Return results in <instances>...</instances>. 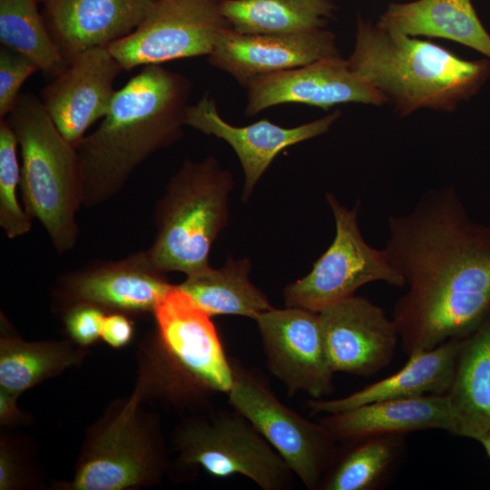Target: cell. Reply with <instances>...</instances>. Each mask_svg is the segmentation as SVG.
I'll return each mask as SVG.
<instances>
[{
  "label": "cell",
  "instance_id": "cell-24",
  "mask_svg": "<svg viewBox=\"0 0 490 490\" xmlns=\"http://www.w3.org/2000/svg\"><path fill=\"white\" fill-rule=\"evenodd\" d=\"M248 259H229L220 269L211 266L187 275L178 287L210 316L240 315L254 319L272 307L249 279Z\"/></svg>",
  "mask_w": 490,
  "mask_h": 490
},
{
  "label": "cell",
  "instance_id": "cell-36",
  "mask_svg": "<svg viewBox=\"0 0 490 490\" xmlns=\"http://www.w3.org/2000/svg\"><path fill=\"white\" fill-rule=\"evenodd\" d=\"M44 1L47 2V1H49V0H44Z\"/></svg>",
  "mask_w": 490,
  "mask_h": 490
},
{
  "label": "cell",
  "instance_id": "cell-2",
  "mask_svg": "<svg viewBox=\"0 0 490 490\" xmlns=\"http://www.w3.org/2000/svg\"><path fill=\"white\" fill-rule=\"evenodd\" d=\"M191 88L185 75L149 64L116 90L100 125L75 146L83 207L108 201L145 160L181 139Z\"/></svg>",
  "mask_w": 490,
  "mask_h": 490
},
{
  "label": "cell",
  "instance_id": "cell-5",
  "mask_svg": "<svg viewBox=\"0 0 490 490\" xmlns=\"http://www.w3.org/2000/svg\"><path fill=\"white\" fill-rule=\"evenodd\" d=\"M230 172L213 156L185 160L155 208L156 235L146 250L163 272L192 274L209 267L213 241L228 220Z\"/></svg>",
  "mask_w": 490,
  "mask_h": 490
},
{
  "label": "cell",
  "instance_id": "cell-4",
  "mask_svg": "<svg viewBox=\"0 0 490 490\" xmlns=\"http://www.w3.org/2000/svg\"><path fill=\"white\" fill-rule=\"evenodd\" d=\"M22 156L20 188L25 211L46 230L55 250L75 247L83 186L75 147L59 132L40 98L21 93L5 118Z\"/></svg>",
  "mask_w": 490,
  "mask_h": 490
},
{
  "label": "cell",
  "instance_id": "cell-26",
  "mask_svg": "<svg viewBox=\"0 0 490 490\" xmlns=\"http://www.w3.org/2000/svg\"><path fill=\"white\" fill-rule=\"evenodd\" d=\"M405 435H380L344 442L319 490H377L385 487L406 450Z\"/></svg>",
  "mask_w": 490,
  "mask_h": 490
},
{
  "label": "cell",
  "instance_id": "cell-11",
  "mask_svg": "<svg viewBox=\"0 0 490 490\" xmlns=\"http://www.w3.org/2000/svg\"><path fill=\"white\" fill-rule=\"evenodd\" d=\"M254 320L268 368L289 396L305 392L320 399L333 393L334 372L324 348L318 312L297 307L271 308Z\"/></svg>",
  "mask_w": 490,
  "mask_h": 490
},
{
  "label": "cell",
  "instance_id": "cell-20",
  "mask_svg": "<svg viewBox=\"0 0 490 490\" xmlns=\"http://www.w3.org/2000/svg\"><path fill=\"white\" fill-rule=\"evenodd\" d=\"M318 422L338 442L380 435H407L426 429L452 430L446 395H424L366 404L328 414Z\"/></svg>",
  "mask_w": 490,
  "mask_h": 490
},
{
  "label": "cell",
  "instance_id": "cell-22",
  "mask_svg": "<svg viewBox=\"0 0 490 490\" xmlns=\"http://www.w3.org/2000/svg\"><path fill=\"white\" fill-rule=\"evenodd\" d=\"M445 395L452 435L479 441L490 431V315L463 339Z\"/></svg>",
  "mask_w": 490,
  "mask_h": 490
},
{
  "label": "cell",
  "instance_id": "cell-10",
  "mask_svg": "<svg viewBox=\"0 0 490 490\" xmlns=\"http://www.w3.org/2000/svg\"><path fill=\"white\" fill-rule=\"evenodd\" d=\"M220 0H155L137 28L108 45L122 70L209 55L230 27Z\"/></svg>",
  "mask_w": 490,
  "mask_h": 490
},
{
  "label": "cell",
  "instance_id": "cell-23",
  "mask_svg": "<svg viewBox=\"0 0 490 490\" xmlns=\"http://www.w3.org/2000/svg\"><path fill=\"white\" fill-rule=\"evenodd\" d=\"M381 26L410 36L448 39L490 59V34L471 0H416L391 3L377 22Z\"/></svg>",
  "mask_w": 490,
  "mask_h": 490
},
{
  "label": "cell",
  "instance_id": "cell-6",
  "mask_svg": "<svg viewBox=\"0 0 490 490\" xmlns=\"http://www.w3.org/2000/svg\"><path fill=\"white\" fill-rule=\"evenodd\" d=\"M134 393L93 430L77 464L73 490H122L156 484L166 467V453L157 420L142 413L145 397Z\"/></svg>",
  "mask_w": 490,
  "mask_h": 490
},
{
  "label": "cell",
  "instance_id": "cell-14",
  "mask_svg": "<svg viewBox=\"0 0 490 490\" xmlns=\"http://www.w3.org/2000/svg\"><path fill=\"white\" fill-rule=\"evenodd\" d=\"M341 57L334 34L318 29L290 34H240L230 26L218 36L208 62L248 87L256 79Z\"/></svg>",
  "mask_w": 490,
  "mask_h": 490
},
{
  "label": "cell",
  "instance_id": "cell-21",
  "mask_svg": "<svg viewBox=\"0 0 490 490\" xmlns=\"http://www.w3.org/2000/svg\"><path fill=\"white\" fill-rule=\"evenodd\" d=\"M465 338H451L429 349L415 352L397 373L345 397L309 399L311 414H334L366 404L424 395H445L451 384L456 355Z\"/></svg>",
  "mask_w": 490,
  "mask_h": 490
},
{
  "label": "cell",
  "instance_id": "cell-18",
  "mask_svg": "<svg viewBox=\"0 0 490 490\" xmlns=\"http://www.w3.org/2000/svg\"><path fill=\"white\" fill-rule=\"evenodd\" d=\"M340 116L337 110L322 118L286 128L265 118L247 126H233L220 115L215 100L205 93L186 110L185 124L227 142L236 152L244 173L242 201L253 189L271 162L283 149L328 131Z\"/></svg>",
  "mask_w": 490,
  "mask_h": 490
},
{
  "label": "cell",
  "instance_id": "cell-33",
  "mask_svg": "<svg viewBox=\"0 0 490 490\" xmlns=\"http://www.w3.org/2000/svg\"><path fill=\"white\" fill-rule=\"evenodd\" d=\"M20 465L5 442H1L0 450V489L8 490L21 485Z\"/></svg>",
  "mask_w": 490,
  "mask_h": 490
},
{
  "label": "cell",
  "instance_id": "cell-32",
  "mask_svg": "<svg viewBox=\"0 0 490 490\" xmlns=\"http://www.w3.org/2000/svg\"><path fill=\"white\" fill-rule=\"evenodd\" d=\"M133 326L126 314L112 312L105 315L101 338L113 348H122L130 342Z\"/></svg>",
  "mask_w": 490,
  "mask_h": 490
},
{
  "label": "cell",
  "instance_id": "cell-1",
  "mask_svg": "<svg viewBox=\"0 0 490 490\" xmlns=\"http://www.w3.org/2000/svg\"><path fill=\"white\" fill-rule=\"evenodd\" d=\"M384 249L408 290L393 312L409 356L473 333L490 315V226L473 221L452 187L388 218Z\"/></svg>",
  "mask_w": 490,
  "mask_h": 490
},
{
  "label": "cell",
  "instance_id": "cell-12",
  "mask_svg": "<svg viewBox=\"0 0 490 490\" xmlns=\"http://www.w3.org/2000/svg\"><path fill=\"white\" fill-rule=\"evenodd\" d=\"M318 314L324 348L334 373L367 377L392 361L399 339L395 322L368 299L353 295Z\"/></svg>",
  "mask_w": 490,
  "mask_h": 490
},
{
  "label": "cell",
  "instance_id": "cell-3",
  "mask_svg": "<svg viewBox=\"0 0 490 490\" xmlns=\"http://www.w3.org/2000/svg\"><path fill=\"white\" fill-rule=\"evenodd\" d=\"M350 69L401 116L419 109L451 112L490 78V59L465 60L427 41L358 19Z\"/></svg>",
  "mask_w": 490,
  "mask_h": 490
},
{
  "label": "cell",
  "instance_id": "cell-7",
  "mask_svg": "<svg viewBox=\"0 0 490 490\" xmlns=\"http://www.w3.org/2000/svg\"><path fill=\"white\" fill-rule=\"evenodd\" d=\"M178 461L220 477L241 475L263 490H289L295 475L279 453L232 408L192 413L176 427Z\"/></svg>",
  "mask_w": 490,
  "mask_h": 490
},
{
  "label": "cell",
  "instance_id": "cell-27",
  "mask_svg": "<svg viewBox=\"0 0 490 490\" xmlns=\"http://www.w3.org/2000/svg\"><path fill=\"white\" fill-rule=\"evenodd\" d=\"M83 348L69 340L24 341L7 331L1 318L0 387L21 394L80 363Z\"/></svg>",
  "mask_w": 490,
  "mask_h": 490
},
{
  "label": "cell",
  "instance_id": "cell-25",
  "mask_svg": "<svg viewBox=\"0 0 490 490\" xmlns=\"http://www.w3.org/2000/svg\"><path fill=\"white\" fill-rule=\"evenodd\" d=\"M230 27L248 34H290L325 27L335 6L329 0H221Z\"/></svg>",
  "mask_w": 490,
  "mask_h": 490
},
{
  "label": "cell",
  "instance_id": "cell-16",
  "mask_svg": "<svg viewBox=\"0 0 490 490\" xmlns=\"http://www.w3.org/2000/svg\"><path fill=\"white\" fill-rule=\"evenodd\" d=\"M247 90L245 114L249 116L286 103H304L324 110L345 103L377 106L387 103L341 57L320 60L260 77Z\"/></svg>",
  "mask_w": 490,
  "mask_h": 490
},
{
  "label": "cell",
  "instance_id": "cell-28",
  "mask_svg": "<svg viewBox=\"0 0 490 490\" xmlns=\"http://www.w3.org/2000/svg\"><path fill=\"white\" fill-rule=\"evenodd\" d=\"M0 42L54 78L69 64L55 45L35 0H0Z\"/></svg>",
  "mask_w": 490,
  "mask_h": 490
},
{
  "label": "cell",
  "instance_id": "cell-34",
  "mask_svg": "<svg viewBox=\"0 0 490 490\" xmlns=\"http://www.w3.org/2000/svg\"><path fill=\"white\" fill-rule=\"evenodd\" d=\"M19 393L0 387V423L2 426L25 424L28 419L25 413L17 406Z\"/></svg>",
  "mask_w": 490,
  "mask_h": 490
},
{
  "label": "cell",
  "instance_id": "cell-37",
  "mask_svg": "<svg viewBox=\"0 0 490 490\" xmlns=\"http://www.w3.org/2000/svg\"><path fill=\"white\" fill-rule=\"evenodd\" d=\"M221 1V0H220Z\"/></svg>",
  "mask_w": 490,
  "mask_h": 490
},
{
  "label": "cell",
  "instance_id": "cell-30",
  "mask_svg": "<svg viewBox=\"0 0 490 490\" xmlns=\"http://www.w3.org/2000/svg\"><path fill=\"white\" fill-rule=\"evenodd\" d=\"M38 66L19 53L4 45L0 48V118L4 119L15 107L24 83Z\"/></svg>",
  "mask_w": 490,
  "mask_h": 490
},
{
  "label": "cell",
  "instance_id": "cell-15",
  "mask_svg": "<svg viewBox=\"0 0 490 490\" xmlns=\"http://www.w3.org/2000/svg\"><path fill=\"white\" fill-rule=\"evenodd\" d=\"M122 70L108 47L94 48L71 60L64 72L41 90L44 107L73 146L108 113Z\"/></svg>",
  "mask_w": 490,
  "mask_h": 490
},
{
  "label": "cell",
  "instance_id": "cell-13",
  "mask_svg": "<svg viewBox=\"0 0 490 490\" xmlns=\"http://www.w3.org/2000/svg\"><path fill=\"white\" fill-rule=\"evenodd\" d=\"M146 251L100 261L60 278L56 297L66 310L80 304L123 314L152 313L172 288Z\"/></svg>",
  "mask_w": 490,
  "mask_h": 490
},
{
  "label": "cell",
  "instance_id": "cell-9",
  "mask_svg": "<svg viewBox=\"0 0 490 490\" xmlns=\"http://www.w3.org/2000/svg\"><path fill=\"white\" fill-rule=\"evenodd\" d=\"M326 198L335 218V238L309 273L286 286V306L319 312L353 296L369 282L405 286L403 276L392 266L386 250L372 248L364 240L358 224V203L349 210L332 193H327Z\"/></svg>",
  "mask_w": 490,
  "mask_h": 490
},
{
  "label": "cell",
  "instance_id": "cell-17",
  "mask_svg": "<svg viewBox=\"0 0 490 490\" xmlns=\"http://www.w3.org/2000/svg\"><path fill=\"white\" fill-rule=\"evenodd\" d=\"M153 315L156 335L173 358L215 391L227 395L232 368L211 316L178 285L160 300Z\"/></svg>",
  "mask_w": 490,
  "mask_h": 490
},
{
  "label": "cell",
  "instance_id": "cell-8",
  "mask_svg": "<svg viewBox=\"0 0 490 490\" xmlns=\"http://www.w3.org/2000/svg\"><path fill=\"white\" fill-rule=\"evenodd\" d=\"M229 404L243 415L309 490H317L338 454V441L319 423L282 404L264 382L234 358Z\"/></svg>",
  "mask_w": 490,
  "mask_h": 490
},
{
  "label": "cell",
  "instance_id": "cell-31",
  "mask_svg": "<svg viewBox=\"0 0 490 490\" xmlns=\"http://www.w3.org/2000/svg\"><path fill=\"white\" fill-rule=\"evenodd\" d=\"M105 315V311L89 304H80L68 309L64 323L72 340L83 347L94 343L101 337Z\"/></svg>",
  "mask_w": 490,
  "mask_h": 490
},
{
  "label": "cell",
  "instance_id": "cell-29",
  "mask_svg": "<svg viewBox=\"0 0 490 490\" xmlns=\"http://www.w3.org/2000/svg\"><path fill=\"white\" fill-rule=\"evenodd\" d=\"M18 142L5 119L0 120V226L9 239L27 233L32 218L16 196L21 167L17 159Z\"/></svg>",
  "mask_w": 490,
  "mask_h": 490
},
{
  "label": "cell",
  "instance_id": "cell-35",
  "mask_svg": "<svg viewBox=\"0 0 490 490\" xmlns=\"http://www.w3.org/2000/svg\"><path fill=\"white\" fill-rule=\"evenodd\" d=\"M478 442L482 444L490 459V431L487 432Z\"/></svg>",
  "mask_w": 490,
  "mask_h": 490
},
{
  "label": "cell",
  "instance_id": "cell-19",
  "mask_svg": "<svg viewBox=\"0 0 490 490\" xmlns=\"http://www.w3.org/2000/svg\"><path fill=\"white\" fill-rule=\"evenodd\" d=\"M155 0H49L45 24L69 63L91 49L107 47L132 33Z\"/></svg>",
  "mask_w": 490,
  "mask_h": 490
}]
</instances>
